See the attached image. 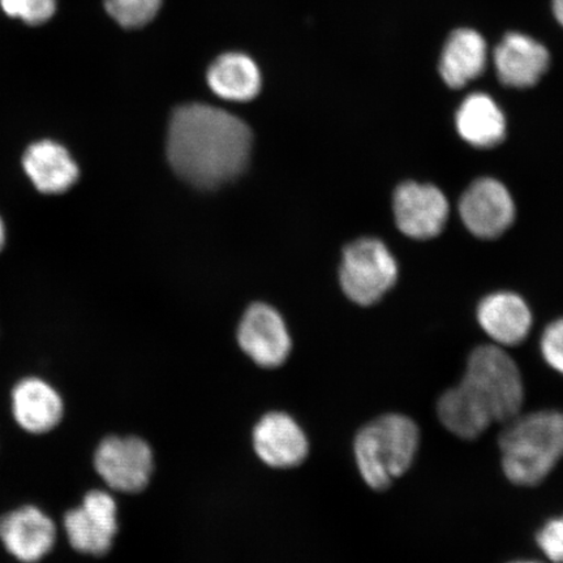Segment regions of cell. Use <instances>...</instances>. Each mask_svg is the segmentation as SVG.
<instances>
[{
    "label": "cell",
    "mask_w": 563,
    "mask_h": 563,
    "mask_svg": "<svg viewBox=\"0 0 563 563\" xmlns=\"http://www.w3.org/2000/svg\"><path fill=\"white\" fill-rule=\"evenodd\" d=\"M251 150L250 126L213 106H181L168 125V162L195 187L217 188L238 178L249 165Z\"/></svg>",
    "instance_id": "6da1fadb"
},
{
    "label": "cell",
    "mask_w": 563,
    "mask_h": 563,
    "mask_svg": "<svg viewBox=\"0 0 563 563\" xmlns=\"http://www.w3.org/2000/svg\"><path fill=\"white\" fill-rule=\"evenodd\" d=\"M506 424L498 438L504 475L518 487H537L563 460V411L519 413Z\"/></svg>",
    "instance_id": "7a4b0ae2"
},
{
    "label": "cell",
    "mask_w": 563,
    "mask_h": 563,
    "mask_svg": "<svg viewBox=\"0 0 563 563\" xmlns=\"http://www.w3.org/2000/svg\"><path fill=\"white\" fill-rule=\"evenodd\" d=\"M420 428L399 412L384 413L357 432L354 454L358 473L373 490L389 489L412 467L420 448Z\"/></svg>",
    "instance_id": "3957f363"
},
{
    "label": "cell",
    "mask_w": 563,
    "mask_h": 563,
    "mask_svg": "<svg viewBox=\"0 0 563 563\" xmlns=\"http://www.w3.org/2000/svg\"><path fill=\"white\" fill-rule=\"evenodd\" d=\"M461 383L481 400L495 422H508L522 410L526 396L522 373L497 344L471 352Z\"/></svg>",
    "instance_id": "277c9868"
},
{
    "label": "cell",
    "mask_w": 563,
    "mask_h": 563,
    "mask_svg": "<svg viewBox=\"0 0 563 563\" xmlns=\"http://www.w3.org/2000/svg\"><path fill=\"white\" fill-rule=\"evenodd\" d=\"M398 278V265L378 239H358L343 252L340 280L343 292L358 306L375 305Z\"/></svg>",
    "instance_id": "5b68a950"
},
{
    "label": "cell",
    "mask_w": 563,
    "mask_h": 563,
    "mask_svg": "<svg viewBox=\"0 0 563 563\" xmlns=\"http://www.w3.org/2000/svg\"><path fill=\"white\" fill-rule=\"evenodd\" d=\"M95 467L111 489L137 493L146 488L153 473V453L139 438L104 439L95 454Z\"/></svg>",
    "instance_id": "8992f818"
},
{
    "label": "cell",
    "mask_w": 563,
    "mask_h": 563,
    "mask_svg": "<svg viewBox=\"0 0 563 563\" xmlns=\"http://www.w3.org/2000/svg\"><path fill=\"white\" fill-rule=\"evenodd\" d=\"M117 503L108 492L91 490L79 508L65 516L70 547L82 554L109 553L118 532Z\"/></svg>",
    "instance_id": "52a82bcc"
},
{
    "label": "cell",
    "mask_w": 563,
    "mask_h": 563,
    "mask_svg": "<svg viewBox=\"0 0 563 563\" xmlns=\"http://www.w3.org/2000/svg\"><path fill=\"white\" fill-rule=\"evenodd\" d=\"M239 346L260 367L276 368L291 351V338L276 309L264 302L251 306L238 330Z\"/></svg>",
    "instance_id": "ba28073f"
},
{
    "label": "cell",
    "mask_w": 563,
    "mask_h": 563,
    "mask_svg": "<svg viewBox=\"0 0 563 563\" xmlns=\"http://www.w3.org/2000/svg\"><path fill=\"white\" fill-rule=\"evenodd\" d=\"M460 211L464 227L477 238L495 239L511 227L516 206L501 181L478 179L463 194Z\"/></svg>",
    "instance_id": "9c48e42d"
},
{
    "label": "cell",
    "mask_w": 563,
    "mask_h": 563,
    "mask_svg": "<svg viewBox=\"0 0 563 563\" xmlns=\"http://www.w3.org/2000/svg\"><path fill=\"white\" fill-rule=\"evenodd\" d=\"M394 214L406 236L424 241L445 228L449 202L438 187L405 183L394 195Z\"/></svg>",
    "instance_id": "30bf717a"
},
{
    "label": "cell",
    "mask_w": 563,
    "mask_h": 563,
    "mask_svg": "<svg viewBox=\"0 0 563 563\" xmlns=\"http://www.w3.org/2000/svg\"><path fill=\"white\" fill-rule=\"evenodd\" d=\"M0 540L20 562L35 563L52 552L56 527L47 514L27 505L0 519Z\"/></svg>",
    "instance_id": "8fae6325"
},
{
    "label": "cell",
    "mask_w": 563,
    "mask_h": 563,
    "mask_svg": "<svg viewBox=\"0 0 563 563\" xmlns=\"http://www.w3.org/2000/svg\"><path fill=\"white\" fill-rule=\"evenodd\" d=\"M253 446L267 466L291 468L305 462L308 440L291 417L284 412H271L258 421L253 431Z\"/></svg>",
    "instance_id": "7c38bea8"
},
{
    "label": "cell",
    "mask_w": 563,
    "mask_h": 563,
    "mask_svg": "<svg viewBox=\"0 0 563 563\" xmlns=\"http://www.w3.org/2000/svg\"><path fill=\"white\" fill-rule=\"evenodd\" d=\"M549 53L539 42L520 33L506 35L495 52L499 80L512 88H530L547 73Z\"/></svg>",
    "instance_id": "4fadbf2b"
},
{
    "label": "cell",
    "mask_w": 563,
    "mask_h": 563,
    "mask_svg": "<svg viewBox=\"0 0 563 563\" xmlns=\"http://www.w3.org/2000/svg\"><path fill=\"white\" fill-rule=\"evenodd\" d=\"M12 412L18 424L33 434L53 431L65 413L59 393L37 377H27L13 387Z\"/></svg>",
    "instance_id": "5bb4252c"
},
{
    "label": "cell",
    "mask_w": 563,
    "mask_h": 563,
    "mask_svg": "<svg viewBox=\"0 0 563 563\" xmlns=\"http://www.w3.org/2000/svg\"><path fill=\"white\" fill-rule=\"evenodd\" d=\"M477 320L497 346H518L532 327V314L516 294L498 292L485 298L477 309Z\"/></svg>",
    "instance_id": "9a60e30c"
},
{
    "label": "cell",
    "mask_w": 563,
    "mask_h": 563,
    "mask_svg": "<svg viewBox=\"0 0 563 563\" xmlns=\"http://www.w3.org/2000/svg\"><path fill=\"white\" fill-rule=\"evenodd\" d=\"M23 166L34 187L45 195L67 192L80 175L79 166L66 147L52 140H42L27 147Z\"/></svg>",
    "instance_id": "2e32d148"
},
{
    "label": "cell",
    "mask_w": 563,
    "mask_h": 563,
    "mask_svg": "<svg viewBox=\"0 0 563 563\" xmlns=\"http://www.w3.org/2000/svg\"><path fill=\"white\" fill-rule=\"evenodd\" d=\"M438 417L446 431L466 441L481 438L495 422L487 408L462 383L441 394Z\"/></svg>",
    "instance_id": "e0dca14e"
},
{
    "label": "cell",
    "mask_w": 563,
    "mask_h": 563,
    "mask_svg": "<svg viewBox=\"0 0 563 563\" xmlns=\"http://www.w3.org/2000/svg\"><path fill=\"white\" fill-rule=\"evenodd\" d=\"M487 65V45L471 30L450 35L440 60V73L450 88L460 89L483 74Z\"/></svg>",
    "instance_id": "ac0fdd59"
},
{
    "label": "cell",
    "mask_w": 563,
    "mask_h": 563,
    "mask_svg": "<svg viewBox=\"0 0 563 563\" xmlns=\"http://www.w3.org/2000/svg\"><path fill=\"white\" fill-rule=\"evenodd\" d=\"M211 90L223 100L249 102L262 89V74L250 56L229 53L220 56L208 70Z\"/></svg>",
    "instance_id": "d6986e66"
},
{
    "label": "cell",
    "mask_w": 563,
    "mask_h": 563,
    "mask_svg": "<svg viewBox=\"0 0 563 563\" xmlns=\"http://www.w3.org/2000/svg\"><path fill=\"white\" fill-rule=\"evenodd\" d=\"M456 129L463 140L476 147H493L506 133L503 111L490 97L475 93L466 98L456 114Z\"/></svg>",
    "instance_id": "ffe728a7"
},
{
    "label": "cell",
    "mask_w": 563,
    "mask_h": 563,
    "mask_svg": "<svg viewBox=\"0 0 563 563\" xmlns=\"http://www.w3.org/2000/svg\"><path fill=\"white\" fill-rule=\"evenodd\" d=\"M162 0H106L109 15L126 30L144 26L157 16Z\"/></svg>",
    "instance_id": "44dd1931"
},
{
    "label": "cell",
    "mask_w": 563,
    "mask_h": 563,
    "mask_svg": "<svg viewBox=\"0 0 563 563\" xmlns=\"http://www.w3.org/2000/svg\"><path fill=\"white\" fill-rule=\"evenodd\" d=\"M0 5L5 15L32 26L47 23L56 11V0H0Z\"/></svg>",
    "instance_id": "7402d4cb"
},
{
    "label": "cell",
    "mask_w": 563,
    "mask_h": 563,
    "mask_svg": "<svg viewBox=\"0 0 563 563\" xmlns=\"http://www.w3.org/2000/svg\"><path fill=\"white\" fill-rule=\"evenodd\" d=\"M537 544L549 561L563 563V514L548 519L539 528Z\"/></svg>",
    "instance_id": "603a6c76"
},
{
    "label": "cell",
    "mask_w": 563,
    "mask_h": 563,
    "mask_svg": "<svg viewBox=\"0 0 563 563\" xmlns=\"http://www.w3.org/2000/svg\"><path fill=\"white\" fill-rule=\"evenodd\" d=\"M540 349L549 367L563 376V319L552 322L545 329Z\"/></svg>",
    "instance_id": "cb8c5ba5"
},
{
    "label": "cell",
    "mask_w": 563,
    "mask_h": 563,
    "mask_svg": "<svg viewBox=\"0 0 563 563\" xmlns=\"http://www.w3.org/2000/svg\"><path fill=\"white\" fill-rule=\"evenodd\" d=\"M554 15L563 26V0H553Z\"/></svg>",
    "instance_id": "d4e9b609"
},
{
    "label": "cell",
    "mask_w": 563,
    "mask_h": 563,
    "mask_svg": "<svg viewBox=\"0 0 563 563\" xmlns=\"http://www.w3.org/2000/svg\"><path fill=\"white\" fill-rule=\"evenodd\" d=\"M4 243H5V229H4L2 218H0V252H2Z\"/></svg>",
    "instance_id": "484cf974"
},
{
    "label": "cell",
    "mask_w": 563,
    "mask_h": 563,
    "mask_svg": "<svg viewBox=\"0 0 563 563\" xmlns=\"http://www.w3.org/2000/svg\"><path fill=\"white\" fill-rule=\"evenodd\" d=\"M509 563H541V562L532 561V560H519V561H512Z\"/></svg>",
    "instance_id": "4316f807"
}]
</instances>
